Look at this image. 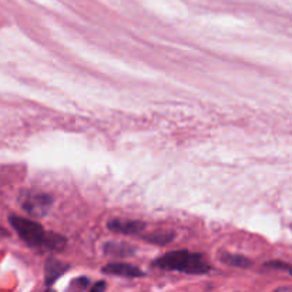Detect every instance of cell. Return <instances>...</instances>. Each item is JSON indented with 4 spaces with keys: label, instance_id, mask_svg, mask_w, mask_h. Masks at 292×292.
<instances>
[{
    "label": "cell",
    "instance_id": "cell-1",
    "mask_svg": "<svg viewBox=\"0 0 292 292\" xmlns=\"http://www.w3.org/2000/svg\"><path fill=\"white\" fill-rule=\"evenodd\" d=\"M156 267L166 271H180L185 274H206L211 268L204 261L203 255L188 251H172L163 255L154 262Z\"/></svg>",
    "mask_w": 292,
    "mask_h": 292
},
{
    "label": "cell",
    "instance_id": "cell-2",
    "mask_svg": "<svg viewBox=\"0 0 292 292\" xmlns=\"http://www.w3.org/2000/svg\"><path fill=\"white\" fill-rule=\"evenodd\" d=\"M9 221H10L13 228L16 230V232L19 234V237L26 244H29L32 247H42L46 244L47 232L44 231V228L40 224L23 218V217H16V215L9 217Z\"/></svg>",
    "mask_w": 292,
    "mask_h": 292
},
{
    "label": "cell",
    "instance_id": "cell-3",
    "mask_svg": "<svg viewBox=\"0 0 292 292\" xmlns=\"http://www.w3.org/2000/svg\"><path fill=\"white\" fill-rule=\"evenodd\" d=\"M53 204V198L47 194H29L23 201V208L35 217H43Z\"/></svg>",
    "mask_w": 292,
    "mask_h": 292
},
{
    "label": "cell",
    "instance_id": "cell-4",
    "mask_svg": "<svg viewBox=\"0 0 292 292\" xmlns=\"http://www.w3.org/2000/svg\"><path fill=\"white\" fill-rule=\"evenodd\" d=\"M104 274H111V275H119V277H128V278H135V277H143V271L135 265L125 264V262H114L109 264L103 268Z\"/></svg>",
    "mask_w": 292,
    "mask_h": 292
},
{
    "label": "cell",
    "instance_id": "cell-5",
    "mask_svg": "<svg viewBox=\"0 0 292 292\" xmlns=\"http://www.w3.org/2000/svg\"><path fill=\"white\" fill-rule=\"evenodd\" d=\"M109 230L120 234H138L146 228V224L141 221L131 219H111L109 221Z\"/></svg>",
    "mask_w": 292,
    "mask_h": 292
},
{
    "label": "cell",
    "instance_id": "cell-6",
    "mask_svg": "<svg viewBox=\"0 0 292 292\" xmlns=\"http://www.w3.org/2000/svg\"><path fill=\"white\" fill-rule=\"evenodd\" d=\"M69 265L61 262V261H57V259H49L46 262V267H44V281H46V285H51L53 282H56L57 278H60L61 275L67 271Z\"/></svg>",
    "mask_w": 292,
    "mask_h": 292
},
{
    "label": "cell",
    "instance_id": "cell-7",
    "mask_svg": "<svg viewBox=\"0 0 292 292\" xmlns=\"http://www.w3.org/2000/svg\"><path fill=\"white\" fill-rule=\"evenodd\" d=\"M106 254L113 256H128L134 252V250L131 248V245L128 244H122V243H110L106 244L104 247Z\"/></svg>",
    "mask_w": 292,
    "mask_h": 292
},
{
    "label": "cell",
    "instance_id": "cell-8",
    "mask_svg": "<svg viewBox=\"0 0 292 292\" xmlns=\"http://www.w3.org/2000/svg\"><path fill=\"white\" fill-rule=\"evenodd\" d=\"M221 261L225 262L230 267H237V268H248L252 265V262L243 255H235V254H222L221 255Z\"/></svg>",
    "mask_w": 292,
    "mask_h": 292
},
{
    "label": "cell",
    "instance_id": "cell-9",
    "mask_svg": "<svg viewBox=\"0 0 292 292\" xmlns=\"http://www.w3.org/2000/svg\"><path fill=\"white\" fill-rule=\"evenodd\" d=\"M66 238L61 237L59 234H51V232H47V238H46V244L44 247H47L49 250H53V251H61L66 248Z\"/></svg>",
    "mask_w": 292,
    "mask_h": 292
},
{
    "label": "cell",
    "instance_id": "cell-10",
    "mask_svg": "<svg viewBox=\"0 0 292 292\" xmlns=\"http://www.w3.org/2000/svg\"><path fill=\"white\" fill-rule=\"evenodd\" d=\"M146 240L151 244H159V245H166V244L171 243L174 240V232H156V234H150L147 235Z\"/></svg>",
    "mask_w": 292,
    "mask_h": 292
},
{
    "label": "cell",
    "instance_id": "cell-11",
    "mask_svg": "<svg viewBox=\"0 0 292 292\" xmlns=\"http://www.w3.org/2000/svg\"><path fill=\"white\" fill-rule=\"evenodd\" d=\"M265 267H269V268H277V269H282V271H287V272H290V269H291V267L288 265V264H284V262H268V264H265Z\"/></svg>",
    "mask_w": 292,
    "mask_h": 292
},
{
    "label": "cell",
    "instance_id": "cell-12",
    "mask_svg": "<svg viewBox=\"0 0 292 292\" xmlns=\"http://www.w3.org/2000/svg\"><path fill=\"white\" fill-rule=\"evenodd\" d=\"M74 284L79 285V287H82V288H87V287L90 285V280H88V278H79Z\"/></svg>",
    "mask_w": 292,
    "mask_h": 292
},
{
    "label": "cell",
    "instance_id": "cell-13",
    "mask_svg": "<svg viewBox=\"0 0 292 292\" xmlns=\"http://www.w3.org/2000/svg\"><path fill=\"white\" fill-rule=\"evenodd\" d=\"M103 290H106V284H104L103 281H100V282H97V284H94V285L91 287V291H93V292L103 291Z\"/></svg>",
    "mask_w": 292,
    "mask_h": 292
},
{
    "label": "cell",
    "instance_id": "cell-14",
    "mask_svg": "<svg viewBox=\"0 0 292 292\" xmlns=\"http://www.w3.org/2000/svg\"><path fill=\"white\" fill-rule=\"evenodd\" d=\"M0 234H1L3 237H7V235H9V232L6 231V230H3L1 227H0Z\"/></svg>",
    "mask_w": 292,
    "mask_h": 292
}]
</instances>
